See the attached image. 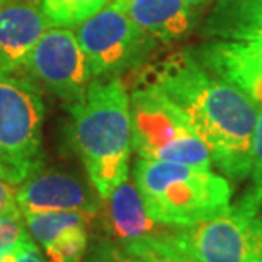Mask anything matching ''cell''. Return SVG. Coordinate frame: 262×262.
I'll use <instances>...</instances> for the list:
<instances>
[{
  "instance_id": "obj_1",
  "label": "cell",
  "mask_w": 262,
  "mask_h": 262,
  "mask_svg": "<svg viewBox=\"0 0 262 262\" xmlns=\"http://www.w3.org/2000/svg\"><path fill=\"white\" fill-rule=\"evenodd\" d=\"M143 80L170 97L208 146L227 179L244 181L252 167L257 106L242 91L208 72L191 51H179L146 72Z\"/></svg>"
},
{
  "instance_id": "obj_2",
  "label": "cell",
  "mask_w": 262,
  "mask_h": 262,
  "mask_svg": "<svg viewBox=\"0 0 262 262\" xmlns=\"http://www.w3.org/2000/svg\"><path fill=\"white\" fill-rule=\"evenodd\" d=\"M70 116L73 148L89 182L106 199L128 179L133 129L126 89L118 78L91 82L83 96L70 104Z\"/></svg>"
},
{
  "instance_id": "obj_3",
  "label": "cell",
  "mask_w": 262,
  "mask_h": 262,
  "mask_svg": "<svg viewBox=\"0 0 262 262\" xmlns=\"http://www.w3.org/2000/svg\"><path fill=\"white\" fill-rule=\"evenodd\" d=\"M133 174L148 216L164 227H191L232 206L228 179L208 167L140 159Z\"/></svg>"
},
{
  "instance_id": "obj_4",
  "label": "cell",
  "mask_w": 262,
  "mask_h": 262,
  "mask_svg": "<svg viewBox=\"0 0 262 262\" xmlns=\"http://www.w3.org/2000/svg\"><path fill=\"white\" fill-rule=\"evenodd\" d=\"M133 150L140 159L211 169L208 146L186 113L154 83L141 80L129 97Z\"/></svg>"
},
{
  "instance_id": "obj_5",
  "label": "cell",
  "mask_w": 262,
  "mask_h": 262,
  "mask_svg": "<svg viewBox=\"0 0 262 262\" xmlns=\"http://www.w3.org/2000/svg\"><path fill=\"white\" fill-rule=\"evenodd\" d=\"M45 104L34 82L0 75V177L19 186L43 165Z\"/></svg>"
},
{
  "instance_id": "obj_6",
  "label": "cell",
  "mask_w": 262,
  "mask_h": 262,
  "mask_svg": "<svg viewBox=\"0 0 262 262\" xmlns=\"http://www.w3.org/2000/svg\"><path fill=\"white\" fill-rule=\"evenodd\" d=\"M75 36L92 77L97 80L118 78L123 72L138 65L155 45L129 19L118 0H111L102 10L82 23Z\"/></svg>"
},
{
  "instance_id": "obj_7",
  "label": "cell",
  "mask_w": 262,
  "mask_h": 262,
  "mask_svg": "<svg viewBox=\"0 0 262 262\" xmlns=\"http://www.w3.org/2000/svg\"><path fill=\"white\" fill-rule=\"evenodd\" d=\"M260 220L244 204L191 227L172 228L164 237L196 262H259Z\"/></svg>"
},
{
  "instance_id": "obj_8",
  "label": "cell",
  "mask_w": 262,
  "mask_h": 262,
  "mask_svg": "<svg viewBox=\"0 0 262 262\" xmlns=\"http://www.w3.org/2000/svg\"><path fill=\"white\" fill-rule=\"evenodd\" d=\"M23 68L41 87L70 104L83 96L92 78L82 46L68 28L46 29Z\"/></svg>"
},
{
  "instance_id": "obj_9",
  "label": "cell",
  "mask_w": 262,
  "mask_h": 262,
  "mask_svg": "<svg viewBox=\"0 0 262 262\" xmlns=\"http://www.w3.org/2000/svg\"><path fill=\"white\" fill-rule=\"evenodd\" d=\"M99 194L91 182L60 169H39L17 187V208L23 214L45 211L99 213Z\"/></svg>"
},
{
  "instance_id": "obj_10",
  "label": "cell",
  "mask_w": 262,
  "mask_h": 262,
  "mask_svg": "<svg viewBox=\"0 0 262 262\" xmlns=\"http://www.w3.org/2000/svg\"><path fill=\"white\" fill-rule=\"evenodd\" d=\"M26 227L50 262H82L89 249L94 214L45 211L23 214Z\"/></svg>"
},
{
  "instance_id": "obj_11",
  "label": "cell",
  "mask_w": 262,
  "mask_h": 262,
  "mask_svg": "<svg viewBox=\"0 0 262 262\" xmlns=\"http://www.w3.org/2000/svg\"><path fill=\"white\" fill-rule=\"evenodd\" d=\"M50 28L39 0H0V75H14Z\"/></svg>"
},
{
  "instance_id": "obj_12",
  "label": "cell",
  "mask_w": 262,
  "mask_h": 262,
  "mask_svg": "<svg viewBox=\"0 0 262 262\" xmlns=\"http://www.w3.org/2000/svg\"><path fill=\"white\" fill-rule=\"evenodd\" d=\"M191 53L208 72L232 83L262 107V61L245 41H209Z\"/></svg>"
},
{
  "instance_id": "obj_13",
  "label": "cell",
  "mask_w": 262,
  "mask_h": 262,
  "mask_svg": "<svg viewBox=\"0 0 262 262\" xmlns=\"http://www.w3.org/2000/svg\"><path fill=\"white\" fill-rule=\"evenodd\" d=\"M129 19L154 41H174L189 33L198 5L189 0H118Z\"/></svg>"
},
{
  "instance_id": "obj_14",
  "label": "cell",
  "mask_w": 262,
  "mask_h": 262,
  "mask_svg": "<svg viewBox=\"0 0 262 262\" xmlns=\"http://www.w3.org/2000/svg\"><path fill=\"white\" fill-rule=\"evenodd\" d=\"M104 201L102 223L109 238L118 244H128L146 235H155L157 225L148 216L135 182L124 179Z\"/></svg>"
},
{
  "instance_id": "obj_15",
  "label": "cell",
  "mask_w": 262,
  "mask_h": 262,
  "mask_svg": "<svg viewBox=\"0 0 262 262\" xmlns=\"http://www.w3.org/2000/svg\"><path fill=\"white\" fill-rule=\"evenodd\" d=\"M203 36L223 41H260L262 0H218L204 20Z\"/></svg>"
},
{
  "instance_id": "obj_16",
  "label": "cell",
  "mask_w": 262,
  "mask_h": 262,
  "mask_svg": "<svg viewBox=\"0 0 262 262\" xmlns=\"http://www.w3.org/2000/svg\"><path fill=\"white\" fill-rule=\"evenodd\" d=\"M111 0H39L50 28H75L102 10Z\"/></svg>"
},
{
  "instance_id": "obj_17",
  "label": "cell",
  "mask_w": 262,
  "mask_h": 262,
  "mask_svg": "<svg viewBox=\"0 0 262 262\" xmlns=\"http://www.w3.org/2000/svg\"><path fill=\"white\" fill-rule=\"evenodd\" d=\"M123 247L143 262H196L172 247L162 237V233L146 235V237L124 244Z\"/></svg>"
},
{
  "instance_id": "obj_18",
  "label": "cell",
  "mask_w": 262,
  "mask_h": 262,
  "mask_svg": "<svg viewBox=\"0 0 262 262\" xmlns=\"http://www.w3.org/2000/svg\"><path fill=\"white\" fill-rule=\"evenodd\" d=\"M23 213L12 211L0 214V262L12 257L23 245L31 240Z\"/></svg>"
},
{
  "instance_id": "obj_19",
  "label": "cell",
  "mask_w": 262,
  "mask_h": 262,
  "mask_svg": "<svg viewBox=\"0 0 262 262\" xmlns=\"http://www.w3.org/2000/svg\"><path fill=\"white\" fill-rule=\"evenodd\" d=\"M250 186L247 192L238 199L240 204L259 214L262 208V111L257 118L252 143V167H250Z\"/></svg>"
},
{
  "instance_id": "obj_20",
  "label": "cell",
  "mask_w": 262,
  "mask_h": 262,
  "mask_svg": "<svg viewBox=\"0 0 262 262\" xmlns=\"http://www.w3.org/2000/svg\"><path fill=\"white\" fill-rule=\"evenodd\" d=\"M82 262H143L136 255L128 252L121 244L111 238H101L87 249Z\"/></svg>"
},
{
  "instance_id": "obj_21",
  "label": "cell",
  "mask_w": 262,
  "mask_h": 262,
  "mask_svg": "<svg viewBox=\"0 0 262 262\" xmlns=\"http://www.w3.org/2000/svg\"><path fill=\"white\" fill-rule=\"evenodd\" d=\"M17 187L0 177V214L17 211Z\"/></svg>"
},
{
  "instance_id": "obj_22",
  "label": "cell",
  "mask_w": 262,
  "mask_h": 262,
  "mask_svg": "<svg viewBox=\"0 0 262 262\" xmlns=\"http://www.w3.org/2000/svg\"><path fill=\"white\" fill-rule=\"evenodd\" d=\"M4 262H50V260L46 259L45 254H41L38 245L31 238L12 255V257L5 259Z\"/></svg>"
},
{
  "instance_id": "obj_23",
  "label": "cell",
  "mask_w": 262,
  "mask_h": 262,
  "mask_svg": "<svg viewBox=\"0 0 262 262\" xmlns=\"http://www.w3.org/2000/svg\"><path fill=\"white\" fill-rule=\"evenodd\" d=\"M245 43H247L249 50L262 61V39L260 41H245Z\"/></svg>"
},
{
  "instance_id": "obj_24",
  "label": "cell",
  "mask_w": 262,
  "mask_h": 262,
  "mask_svg": "<svg viewBox=\"0 0 262 262\" xmlns=\"http://www.w3.org/2000/svg\"><path fill=\"white\" fill-rule=\"evenodd\" d=\"M259 262H262V220H260V227H259Z\"/></svg>"
},
{
  "instance_id": "obj_25",
  "label": "cell",
  "mask_w": 262,
  "mask_h": 262,
  "mask_svg": "<svg viewBox=\"0 0 262 262\" xmlns=\"http://www.w3.org/2000/svg\"><path fill=\"white\" fill-rule=\"evenodd\" d=\"M191 4H194V5H201V4H204V2H208V0H189Z\"/></svg>"
}]
</instances>
